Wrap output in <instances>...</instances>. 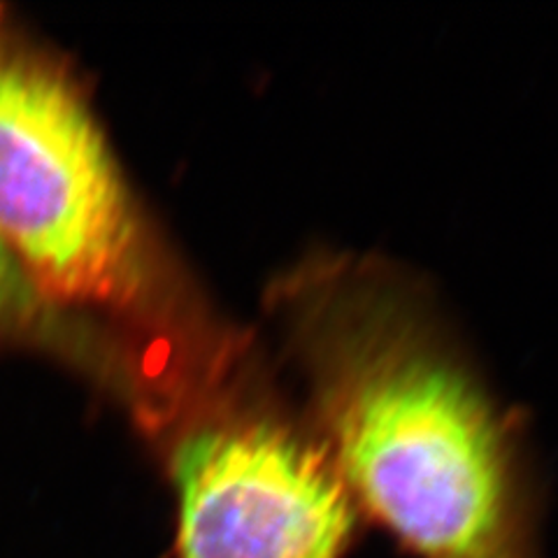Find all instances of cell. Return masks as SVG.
Here are the masks:
<instances>
[{"label":"cell","mask_w":558,"mask_h":558,"mask_svg":"<svg viewBox=\"0 0 558 558\" xmlns=\"http://www.w3.org/2000/svg\"><path fill=\"white\" fill-rule=\"evenodd\" d=\"M266 305L363 519L410 558H543L519 430L410 277L319 252Z\"/></svg>","instance_id":"obj_1"},{"label":"cell","mask_w":558,"mask_h":558,"mask_svg":"<svg viewBox=\"0 0 558 558\" xmlns=\"http://www.w3.org/2000/svg\"><path fill=\"white\" fill-rule=\"evenodd\" d=\"M0 240L49 301L94 307L149 347L217 322L156 240L73 84L16 51H0Z\"/></svg>","instance_id":"obj_2"},{"label":"cell","mask_w":558,"mask_h":558,"mask_svg":"<svg viewBox=\"0 0 558 558\" xmlns=\"http://www.w3.org/2000/svg\"><path fill=\"white\" fill-rule=\"evenodd\" d=\"M254 342L198 375L159 424L172 558H349L361 512Z\"/></svg>","instance_id":"obj_3"},{"label":"cell","mask_w":558,"mask_h":558,"mask_svg":"<svg viewBox=\"0 0 558 558\" xmlns=\"http://www.w3.org/2000/svg\"><path fill=\"white\" fill-rule=\"evenodd\" d=\"M0 336L45 349L100 381L112 384L131 403L137 391L140 365L129 347L112 342L96 326L75 319L73 310L49 301L33 284L0 240Z\"/></svg>","instance_id":"obj_4"}]
</instances>
